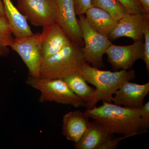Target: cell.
Returning <instances> with one entry per match:
<instances>
[{"mask_svg":"<svg viewBox=\"0 0 149 149\" xmlns=\"http://www.w3.org/2000/svg\"><path fill=\"white\" fill-rule=\"evenodd\" d=\"M139 109L130 108L103 101L102 105L86 109L84 113L89 118L98 123L109 135L121 134L132 137L147 132L139 131Z\"/></svg>","mask_w":149,"mask_h":149,"instance_id":"6da1fadb","label":"cell"},{"mask_svg":"<svg viewBox=\"0 0 149 149\" xmlns=\"http://www.w3.org/2000/svg\"><path fill=\"white\" fill-rule=\"evenodd\" d=\"M80 74L87 82L95 87V91L86 102L87 109L96 106L101 101L112 102L113 95L120 85L125 81L136 78V72L133 69L120 70L111 72L103 70L91 66L84 61L80 69Z\"/></svg>","mask_w":149,"mask_h":149,"instance_id":"7a4b0ae2","label":"cell"},{"mask_svg":"<svg viewBox=\"0 0 149 149\" xmlns=\"http://www.w3.org/2000/svg\"><path fill=\"white\" fill-rule=\"evenodd\" d=\"M85 61L81 47L72 42L58 52L43 59L40 77L63 79L80 74L81 65Z\"/></svg>","mask_w":149,"mask_h":149,"instance_id":"3957f363","label":"cell"},{"mask_svg":"<svg viewBox=\"0 0 149 149\" xmlns=\"http://www.w3.org/2000/svg\"><path fill=\"white\" fill-rule=\"evenodd\" d=\"M27 85L40 93L39 102H53L75 107L86 106V103L80 98L62 79L35 78L29 76L26 80Z\"/></svg>","mask_w":149,"mask_h":149,"instance_id":"277c9868","label":"cell"},{"mask_svg":"<svg viewBox=\"0 0 149 149\" xmlns=\"http://www.w3.org/2000/svg\"><path fill=\"white\" fill-rule=\"evenodd\" d=\"M84 46L81 47L85 61L93 66L101 68L104 66L103 57L111 41L108 36L97 32L89 24L84 15L79 16Z\"/></svg>","mask_w":149,"mask_h":149,"instance_id":"5b68a950","label":"cell"},{"mask_svg":"<svg viewBox=\"0 0 149 149\" xmlns=\"http://www.w3.org/2000/svg\"><path fill=\"white\" fill-rule=\"evenodd\" d=\"M16 7L34 26L44 27L56 23V0H17Z\"/></svg>","mask_w":149,"mask_h":149,"instance_id":"8992f818","label":"cell"},{"mask_svg":"<svg viewBox=\"0 0 149 149\" xmlns=\"http://www.w3.org/2000/svg\"><path fill=\"white\" fill-rule=\"evenodd\" d=\"M10 48L21 57L28 69L29 76L40 77L43 59L40 33L24 38H15Z\"/></svg>","mask_w":149,"mask_h":149,"instance_id":"52a82bcc","label":"cell"},{"mask_svg":"<svg viewBox=\"0 0 149 149\" xmlns=\"http://www.w3.org/2000/svg\"><path fill=\"white\" fill-rule=\"evenodd\" d=\"M107 60L115 70L131 68L136 61L143 59V41H134L132 45L118 46L111 44L106 52Z\"/></svg>","mask_w":149,"mask_h":149,"instance_id":"ba28073f","label":"cell"},{"mask_svg":"<svg viewBox=\"0 0 149 149\" xmlns=\"http://www.w3.org/2000/svg\"><path fill=\"white\" fill-rule=\"evenodd\" d=\"M57 7L56 23L72 42L84 46L82 31L72 0H56Z\"/></svg>","mask_w":149,"mask_h":149,"instance_id":"9c48e42d","label":"cell"},{"mask_svg":"<svg viewBox=\"0 0 149 149\" xmlns=\"http://www.w3.org/2000/svg\"><path fill=\"white\" fill-rule=\"evenodd\" d=\"M149 24V15L144 13H128L120 19L109 35L110 41L127 37L137 41L144 40V31Z\"/></svg>","mask_w":149,"mask_h":149,"instance_id":"30bf717a","label":"cell"},{"mask_svg":"<svg viewBox=\"0 0 149 149\" xmlns=\"http://www.w3.org/2000/svg\"><path fill=\"white\" fill-rule=\"evenodd\" d=\"M149 92V82L141 85L125 81L115 93L112 102L120 106L140 108Z\"/></svg>","mask_w":149,"mask_h":149,"instance_id":"8fae6325","label":"cell"},{"mask_svg":"<svg viewBox=\"0 0 149 149\" xmlns=\"http://www.w3.org/2000/svg\"><path fill=\"white\" fill-rule=\"evenodd\" d=\"M40 34L43 59L56 54L72 42L57 23L43 27Z\"/></svg>","mask_w":149,"mask_h":149,"instance_id":"7c38bea8","label":"cell"},{"mask_svg":"<svg viewBox=\"0 0 149 149\" xmlns=\"http://www.w3.org/2000/svg\"><path fill=\"white\" fill-rule=\"evenodd\" d=\"M90 122L84 112H68L63 118L62 133L67 140L76 143L83 136Z\"/></svg>","mask_w":149,"mask_h":149,"instance_id":"4fadbf2b","label":"cell"},{"mask_svg":"<svg viewBox=\"0 0 149 149\" xmlns=\"http://www.w3.org/2000/svg\"><path fill=\"white\" fill-rule=\"evenodd\" d=\"M5 16L15 38L29 37L34 35L25 17L13 4L12 0H3Z\"/></svg>","mask_w":149,"mask_h":149,"instance_id":"5bb4252c","label":"cell"},{"mask_svg":"<svg viewBox=\"0 0 149 149\" xmlns=\"http://www.w3.org/2000/svg\"><path fill=\"white\" fill-rule=\"evenodd\" d=\"M89 24L97 32L108 37L117 24L111 15L98 8L91 7L84 15Z\"/></svg>","mask_w":149,"mask_h":149,"instance_id":"9a60e30c","label":"cell"},{"mask_svg":"<svg viewBox=\"0 0 149 149\" xmlns=\"http://www.w3.org/2000/svg\"><path fill=\"white\" fill-rule=\"evenodd\" d=\"M112 135L95 120L90 122L86 131L78 142L74 144L76 149H98Z\"/></svg>","mask_w":149,"mask_h":149,"instance_id":"2e32d148","label":"cell"},{"mask_svg":"<svg viewBox=\"0 0 149 149\" xmlns=\"http://www.w3.org/2000/svg\"><path fill=\"white\" fill-rule=\"evenodd\" d=\"M62 79L70 90L86 103L95 91V89L88 85L86 80L80 74H73Z\"/></svg>","mask_w":149,"mask_h":149,"instance_id":"e0dca14e","label":"cell"},{"mask_svg":"<svg viewBox=\"0 0 149 149\" xmlns=\"http://www.w3.org/2000/svg\"><path fill=\"white\" fill-rule=\"evenodd\" d=\"M92 6L105 11L116 21L128 13V11L117 0H91Z\"/></svg>","mask_w":149,"mask_h":149,"instance_id":"ac0fdd59","label":"cell"},{"mask_svg":"<svg viewBox=\"0 0 149 149\" xmlns=\"http://www.w3.org/2000/svg\"><path fill=\"white\" fill-rule=\"evenodd\" d=\"M15 40L13 33L5 16L0 17V57L10 53V48Z\"/></svg>","mask_w":149,"mask_h":149,"instance_id":"d6986e66","label":"cell"},{"mask_svg":"<svg viewBox=\"0 0 149 149\" xmlns=\"http://www.w3.org/2000/svg\"><path fill=\"white\" fill-rule=\"evenodd\" d=\"M139 128L147 132L149 128V102L144 104L140 109Z\"/></svg>","mask_w":149,"mask_h":149,"instance_id":"ffe728a7","label":"cell"},{"mask_svg":"<svg viewBox=\"0 0 149 149\" xmlns=\"http://www.w3.org/2000/svg\"><path fill=\"white\" fill-rule=\"evenodd\" d=\"M124 6L129 13H143L138 0H117Z\"/></svg>","mask_w":149,"mask_h":149,"instance_id":"44dd1931","label":"cell"},{"mask_svg":"<svg viewBox=\"0 0 149 149\" xmlns=\"http://www.w3.org/2000/svg\"><path fill=\"white\" fill-rule=\"evenodd\" d=\"M130 136H123L119 137L112 138L111 136L102 143L98 149H115L117 148L119 142L122 140L130 138Z\"/></svg>","mask_w":149,"mask_h":149,"instance_id":"7402d4cb","label":"cell"},{"mask_svg":"<svg viewBox=\"0 0 149 149\" xmlns=\"http://www.w3.org/2000/svg\"><path fill=\"white\" fill-rule=\"evenodd\" d=\"M144 54L143 60L146 64V68L148 72H149V24L144 30Z\"/></svg>","mask_w":149,"mask_h":149,"instance_id":"603a6c76","label":"cell"},{"mask_svg":"<svg viewBox=\"0 0 149 149\" xmlns=\"http://www.w3.org/2000/svg\"><path fill=\"white\" fill-rule=\"evenodd\" d=\"M77 15H84L86 11L92 7L91 0H72Z\"/></svg>","mask_w":149,"mask_h":149,"instance_id":"cb8c5ba5","label":"cell"},{"mask_svg":"<svg viewBox=\"0 0 149 149\" xmlns=\"http://www.w3.org/2000/svg\"><path fill=\"white\" fill-rule=\"evenodd\" d=\"M145 15H149V0H138Z\"/></svg>","mask_w":149,"mask_h":149,"instance_id":"d4e9b609","label":"cell"},{"mask_svg":"<svg viewBox=\"0 0 149 149\" xmlns=\"http://www.w3.org/2000/svg\"><path fill=\"white\" fill-rule=\"evenodd\" d=\"M5 16L3 0H0V17Z\"/></svg>","mask_w":149,"mask_h":149,"instance_id":"484cf974","label":"cell"}]
</instances>
